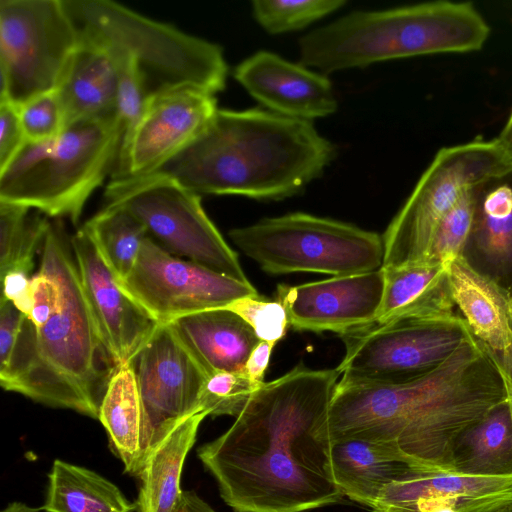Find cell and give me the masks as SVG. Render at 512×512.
Here are the masks:
<instances>
[{
	"instance_id": "836d02e7",
	"label": "cell",
	"mask_w": 512,
	"mask_h": 512,
	"mask_svg": "<svg viewBox=\"0 0 512 512\" xmlns=\"http://www.w3.org/2000/svg\"><path fill=\"white\" fill-rule=\"evenodd\" d=\"M244 372H219L209 376L200 397V409L209 416L237 417L257 390Z\"/></svg>"
},
{
	"instance_id": "9c48e42d",
	"label": "cell",
	"mask_w": 512,
	"mask_h": 512,
	"mask_svg": "<svg viewBox=\"0 0 512 512\" xmlns=\"http://www.w3.org/2000/svg\"><path fill=\"white\" fill-rule=\"evenodd\" d=\"M511 168L494 139L441 148L382 236V267L431 262L435 234L463 195Z\"/></svg>"
},
{
	"instance_id": "e0dca14e",
	"label": "cell",
	"mask_w": 512,
	"mask_h": 512,
	"mask_svg": "<svg viewBox=\"0 0 512 512\" xmlns=\"http://www.w3.org/2000/svg\"><path fill=\"white\" fill-rule=\"evenodd\" d=\"M383 292L380 268L296 286L279 284L276 300L285 308L294 330L341 335L375 322Z\"/></svg>"
},
{
	"instance_id": "ee69618b",
	"label": "cell",
	"mask_w": 512,
	"mask_h": 512,
	"mask_svg": "<svg viewBox=\"0 0 512 512\" xmlns=\"http://www.w3.org/2000/svg\"><path fill=\"white\" fill-rule=\"evenodd\" d=\"M494 140L506 157L512 162V112L501 132Z\"/></svg>"
},
{
	"instance_id": "7c38bea8",
	"label": "cell",
	"mask_w": 512,
	"mask_h": 512,
	"mask_svg": "<svg viewBox=\"0 0 512 512\" xmlns=\"http://www.w3.org/2000/svg\"><path fill=\"white\" fill-rule=\"evenodd\" d=\"M472 335L456 314L373 322L339 335L345 354L336 370L345 382H404L438 366Z\"/></svg>"
},
{
	"instance_id": "7a4b0ae2",
	"label": "cell",
	"mask_w": 512,
	"mask_h": 512,
	"mask_svg": "<svg viewBox=\"0 0 512 512\" xmlns=\"http://www.w3.org/2000/svg\"><path fill=\"white\" fill-rule=\"evenodd\" d=\"M504 402L501 377L472 335L438 366L407 381L339 380L329 423L333 441H382L418 470L453 471L459 436Z\"/></svg>"
},
{
	"instance_id": "d590c367",
	"label": "cell",
	"mask_w": 512,
	"mask_h": 512,
	"mask_svg": "<svg viewBox=\"0 0 512 512\" xmlns=\"http://www.w3.org/2000/svg\"><path fill=\"white\" fill-rule=\"evenodd\" d=\"M114 53L119 60V82L114 113L123 131V141L140 120L150 94L134 62L126 56Z\"/></svg>"
},
{
	"instance_id": "7402d4cb",
	"label": "cell",
	"mask_w": 512,
	"mask_h": 512,
	"mask_svg": "<svg viewBox=\"0 0 512 512\" xmlns=\"http://www.w3.org/2000/svg\"><path fill=\"white\" fill-rule=\"evenodd\" d=\"M448 277L454 304L473 335L492 350H506L512 340V293L464 256L448 264Z\"/></svg>"
},
{
	"instance_id": "2e32d148",
	"label": "cell",
	"mask_w": 512,
	"mask_h": 512,
	"mask_svg": "<svg viewBox=\"0 0 512 512\" xmlns=\"http://www.w3.org/2000/svg\"><path fill=\"white\" fill-rule=\"evenodd\" d=\"M71 245L102 342L116 367L129 364L160 323L122 289L84 226Z\"/></svg>"
},
{
	"instance_id": "ac0fdd59",
	"label": "cell",
	"mask_w": 512,
	"mask_h": 512,
	"mask_svg": "<svg viewBox=\"0 0 512 512\" xmlns=\"http://www.w3.org/2000/svg\"><path fill=\"white\" fill-rule=\"evenodd\" d=\"M512 505V476L411 469L388 484L373 512H493Z\"/></svg>"
},
{
	"instance_id": "5b68a950",
	"label": "cell",
	"mask_w": 512,
	"mask_h": 512,
	"mask_svg": "<svg viewBox=\"0 0 512 512\" xmlns=\"http://www.w3.org/2000/svg\"><path fill=\"white\" fill-rule=\"evenodd\" d=\"M490 27L471 2L353 11L299 39L300 63L328 75L393 59L482 49Z\"/></svg>"
},
{
	"instance_id": "484cf974",
	"label": "cell",
	"mask_w": 512,
	"mask_h": 512,
	"mask_svg": "<svg viewBox=\"0 0 512 512\" xmlns=\"http://www.w3.org/2000/svg\"><path fill=\"white\" fill-rule=\"evenodd\" d=\"M109 445L126 473L139 477L144 464V416L132 365L115 368L102 399L99 418Z\"/></svg>"
},
{
	"instance_id": "e575fe53",
	"label": "cell",
	"mask_w": 512,
	"mask_h": 512,
	"mask_svg": "<svg viewBox=\"0 0 512 512\" xmlns=\"http://www.w3.org/2000/svg\"><path fill=\"white\" fill-rule=\"evenodd\" d=\"M223 309L240 316L254 330L260 341L273 345L283 339L289 326L283 305L259 294L239 298Z\"/></svg>"
},
{
	"instance_id": "5bb4252c",
	"label": "cell",
	"mask_w": 512,
	"mask_h": 512,
	"mask_svg": "<svg viewBox=\"0 0 512 512\" xmlns=\"http://www.w3.org/2000/svg\"><path fill=\"white\" fill-rule=\"evenodd\" d=\"M130 364L143 408L146 463L182 420L202 412L200 397L208 375L170 323L158 325Z\"/></svg>"
},
{
	"instance_id": "ab89813d",
	"label": "cell",
	"mask_w": 512,
	"mask_h": 512,
	"mask_svg": "<svg viewBox=\"0 0 512 512\" xmlns=\"http://www.w3.org/2000/svg\"><path fill=\"white\" fill-rule=\"evenodd\" d=\"M22 319L23 314L11 302L0 300V366L12 353Z\"/></svg>"
},
{
	"instance_id": "30bf717a",
	"label": "cell",
	"mask_w": 512,
	"mask_h": 512,
	"mask_svg": "<svg viewBox=\"0 0 512 512\" xmlns=\"http://www.w3.org/2000/svg\"><path fill=\"white\" fill-rule=\"evenodd\" d=\"M105 205L119 206L146 228L149 238L170 254L249 282L231 249L201 204V196L163 178L111 179Z\"/></svg>"
},
{
	"instance_id": "d6a6232c",
	"label": "cell",
	"mask_w": 512,
	"mask_h": 512,
	"mask_svg": "<svg viewBox=\"0 0 512 512\" xmlns=\"http://www.w3.org/2000/svg\"><path fill=\"white\" fill-rule=\"evenodd\" d=\"M479 186L465 193L441 222L432 243L431 261L448 265L455 258L464 256L474 222Z\"/></svg>"
},
{
	"instance_id": "44dd1931",
	"label": "cell",
	"mask_w": 512,
	"mask_h": 512,
	"mask_svg": "<svg viewBox=\"0 0 512 512\" xmlns=\"http://www.w3.org/2000/svg\"><path fill=\"white\" fill-rule=\"evenodd\" d=\"M170 324L208 377L219 372H244L260 342L240 316L223 308L185 315Z\"/></svg>"
},
{
	"instance_id": "4dcf8cb0",
	"label": "cell",
	"mask_w": 512,
	"mask_h": 512,
	"mask_svg": "<svg viewBox=\"0 0 512 512\" xmlns=\"http://www.w3.org/2000/svg\"><path fill=\"white\" fill-rule=\"evenodd\" d=\"M30 208L0 202V277L12 270L31 273L50 220Z\"/></svg>"
},
{
	"instance_id": "3957f363",
	"label": "cell",
	"mask_w": 512,
	"mask_h": 512,
	"mask_svg": "<svg viewBox=\"0 0 512 512\" xmlns=\"http://www.w3.org/2000/svg\"><path fill=\"white\" fill-rule=\"evenodd\" d=\"M41 248L31 310L0 366V384L38 403L98 419L116 366L99 335L61 219L50 221Z\"/></svg>"
},
{
	"instance_id": "6da1fadb",
	"label": "cell",
	"mask_w": 512,
	"mask_h": 512,
	"mask_svg": "<svg viewBox=\"0 0 512 512\" xmlns=\"http://www.w3.org/2000/svg\"><path fill=\"white\" fill-rule=\"evenodd\" d=\"M340 373L298 364L264 382L198 458L235 512H306L338 503L329 412Z\"/></svg>"
},
{
	"instance_id": "8d00e7d4",
	"label": "cell",
	"mask_w": 512,
	"mask_h": 512,
	"mask_svg": "<svg viewBox=\"0 0 512 512\" xmlns=\"http://www.w3.org/2000/svg\"><path fill=\"white\" fill-rule=\"evenodd\" d=\"M27 142H44L65 128L64 112L57 90L40 94L17 106Z\"/></svg>"
},
{
	"instance_id": "bcb514c9",
	"label": "cell",
	"mask_w": 512,
	"mask_h": 512,
	"mask_svg": "<svg viewBox=\"0 0 512 512\" xmlns=\"http://www.w3.org/2000/svg\"><path fill=\"white\" fill-rule=\"evenodd\" d=\"M493 512H512V505L501 508V509L493 511Z\"/></svg>"
},
{
	"instance_id": "52a82bcc",
	"label": "cell",
	"mask_w": 512,
	"mask_h": 512,
	"mask_svg": "<svg viewBox=\"0 0 512 512\" xmlns=\"http://www.w3.org/2000/svg\"><path fill=\"white\" fill-rule=\"evenodd\" d=\"M78 40L103 45L131 59L150 97L191 86L213 95L226 85L228 66L216 43L150 19L109 0H63Z\"/></svg>"
},
{
	"instance_id": "d6986e66",
	"label": "cell",
	"mask_w": 512,
	"mask_h": 512,
	"mask_svg": "<svg viewBox=\"0 0 512 512\" xmlns=\"http://www.w3.org/2000/svg\"><path fill=\"white\" fill-rule=\"evenodd\" d=\"M233 75L255 100L282 116L311 122L335 113L338 107L327 75L270 51L244 59Z\"/></svg>"
},
{
	"instance_id": "8992f818",
	"label": "cell",
	"mask_w": 512,
	"mask_h": 512,
	"mask_svg": "<svg viewBox=\"0 0 512 512\" xmlns=\"http://www.w3.org/2000/svg\"><path fill=\"white\" fill-rule=\"evenodd\" d=\"M122 137L114 113L71 123L48 141L26 142L0 171V202L77 225L89 197L113 174Z\"/></svg>"
},
{
	"instance_id": "277c9868",
	"label": "cell",
	"mask_w": 512,
	"mask_h": 512,
	"mask_svg": "<svg viewBox=\"0 0 512 512\" xmlns=\"http://www.w3.org/2000/svg\"><path fill=\"white\" fill-rule=\"evenodd\" d=\"M334 144L310 121L269 110L218 109L207 127L151 173L201 195L282 200L320 177Z\"/></svg>"
},
{
	"instance_id": "7bdbcfd3",
	"label": "cell",
	"mask_w": 512,
	"mask_h": 512,
	"mask_svg": "<svg viewBox=\"0 0 512 512\" xmlns=\"http://www.w3.org/2000/svg\"><path fill=\"white\" fill-rule=\"evenodd\" d=\"M173 512H218L195 491H182L181 497Z\"/></svg>"
},
{
	"instance_id": "9a60e30c",
	"label": "cell",
	"mask_w": 512,
	"mask_h": 512,
	"mask_svg": "<svg viewBox=\"0 0 512 512\" xmlns=\"http://www.w3.org/2000/svg\"><path fill=\"white\" fill-rule=\"evenodd\" d=\"M217 110L215 95L196 87H175L152 95L121 143L112 179L151 173L190 144Z\"/></svg>"
},
{
	"instance_id": "1f68e13d",
	"label": "cell",
	"mask_w": 512,
	"mask_h": 512,
	"mask_svg": "<svg viewBox=\"0 0 512 512\" xmlns=\"http://www.w3.org/2000/svg\"><path fill=\"white\" fill-rule=\"evenodd\" d=\"M346 4L345 0H254L251 7L261 28L277 35L304 29Z\"/></svg>"
},
{
	"instance_id": "f6af8a7d",
	"label": "cell",
	"mask_w": 512,
	"mask_h": 512,
	"mask_svg": "<svg viewBox=\"0 0 512 512\" xmlns=\"http://www.w3.org/2000/svg\"><path fill=\"white\" fill-rule=\"evenodd\" d=\"M1 512H41V509L31 507L22 502H11Z\"/></svg>"
},
{
	"instance_id": "f1b7e54d",
	"label": "cell",
	"mask_w": 512,
	"mask_h": 512,
	"mask_svg": "<svg viewBox=\"0 0 512 512\" xmlns=\"http://www.w3.org/2000/svg\"><path fill=\"white\" fill-rule=\"evenodd\" d=\"M453 471L512 476V417L507 402L465 430L453 449Z\"/></svg>"
},
{
	"instance_id": "b9f144b4",
	"label": "cell",
	"mask_w": 512,
	"mask_h": 512,
	"mask_svg": "<svg viewBox=\"0 0 512 512\" xmlns=\"http://www.w3.org/2000/svg\"><path fill=\"white\" fill-rule=\"evenodd\" d=\"M274 347L271 343L260 341L247 360L244 373L256 388L264 383V375Z\"/></svg>"
},
{
	"instance_id": "ffe728a7",
	"label": "cell",
	"mask_w": 512,
	"mask_h": 512,
	"mask_svg": "<svg viewBox=\"0 0 512 512\" xmlns=\"http://www.w3.org/2000/svg\"><path fill=\"white\" fill-rule=\"evenodd\" d=\"M464 257L512 293V168L480 184Z\"/></svg>"
},
{
	"instance_id": "ba28073f",
	"label": "cell",
	"mask_w": 512,
	"mask_h": 512,
	"mask_svg": "<svg viewBox=\"0 0 512 512\" xmlns=\"http://www.w3.org/2000/svg\"><path fill=\"white\" fill-rule=\"evenodd\" d=\"M233 243L266 273L332 276L380 269L383 238L376 232L303 212L265 218L229 231Z\"/></svg>"
},
{
	"instance_id": "8fae6325",
	"label": "cell",
	"mask_w": 512,
	"mask_h": 512,
	"mask_svg": "<svg viewBox=\"0 0 512 512\" xmlns=\"http://www.w3.org/2000/svg\"><path fill=\"white\" fill-rule=\"evenodd\" d=\"M78 43L63 0H0V101L57 90Z\"/></svg>"
},
{
	"instance_id": "74e56055",
	"label": "cell",
	"mask_w": 512,
	"mask_h": 512,
	"mask_svg": "<svg viewBox=\"0 0 512 512\" xmlns=\"http://www.w3.org/2000/svg\"><path fill=\"white\" fill-rule=\"evenodd\" d=\"M26 142L18 107L9 101H0V171L13 160Z\"/></svg>"
},
{
	"instance_id": "cb8c5ba5",
	"label": "cell",
	"mask_w": 512,
	"mask_h": 512,
	"mask_svg": "<svg viewBox=\"0 0 512 512\" xmlns=\"http://www.w3.org/2000/svg\"><path fill=\"white\" fill-rule=\"evenodd\" d=\"M331 461L343 495L369 508L388 484L418 470L391 445L361 437L334 440Z\"/></svg>"
},
{
	"instance_id": "603a6c76",
	"label": "cell",
	"mask_w": 512,
	"mask_h": 512,
	"mask_svg": "<svg viewBox=\"0 0 512 512\" xmlns=\"http://www.w3.org/2000/svg\"><path fill=\"white\" fill-rule=\"evenodd\" d=\"M118 82L117 55L103 45L79 40L57 88L65 127L114 114Z\"/></svg>"
},
{
	"instance_id": "d4e9b609",
	"label": "cell",
	"mask_w": 512,
	"mask_h": 512,
	"mask_svg": "<svg viewBox=\"0 0 512 512\" xmlns=\"http://www.w3.org/2000/svg\"><path fill=\"white\" fill-rule=\"evenodd\" d=\"M381 268L384 272V292L375 322L442 318L455 314L448 265L431 261Z\"/></svg>"
},
{
	"instance_id": "4fadbf2b",
	"label": "cell",
	"mask_w": 512,
	"mask_h": 512,
	"mask_svg": "<svg viewBox=\"0 0 512 512\" xmlns=\"http://www.w3.org/2000/svg\"><path fill=\"white\" fill-rule=\"evenodd\" d=\"M122 289L158 323L224 308L257 290L191 260L174 256L147 237Z\"/></svg>"
},
{
	"instance_id": "f546056e",
	"label": "cell",
	"mask_w": 512,
	"mask_h": 512,
	"mask_svg": "<svg viewBox=\"0 0 512 512\" xmlns=\"http://www.w3.org/2000/svg\"><path fill=\"white\" fill-rule=\"evenodd\" d=\"M83 226L119 281L125 279L149 237L144 225L124 208L104 205Z\"/></svg>"
},
{
	"instance_id": "83f0119b",
	"label": "cell",
	"mask_w": 512,
	"mask_h": 512,
	"mask_svg": "<svg viewBox=\"0 0 512 512\" xmlns=\"http://www.w3.org/2000/svg\"><path fill=\"white\" fill-rule=\"evenodd\" d=\"M44 512H134L129 501L113 482L97 472L66 462L53 461L48 474Z\"/></svg>"
},
{
	"instance_id": "f35d334b",
	"label": "cell",
	"mask_w": 512,
	"mask_h": 512,
	"mask_svg": "<svg viewBox=\"0 0 512 512\" xmlns=\"http://www.w3.org/2000/svg\"><path fill=\"white\" fill-rule=\"evenodd\" d=\"M2 293L0 300L11 302L23 315H27L32 306L33 293L30 273L12 270L0 277Z\"/></svg>"
},
{
	"instance_id": "4316f807",
	"label": "cell",
	"mask_w": 512,
	"mask_h": 512,
	"mask_svg": "<svg viewBox=\"0 0 512 512\" xmlns=\"http://www.w3.org/2000/svg\"><path fill=\"white\" fill-rule=\"evenodd\" d=\"M207 416L202 411L182 420L149 455L138 477L137 512L174 511L183 491L180 480L185 459Z\"/></svg>"
},
{
	"instance_id": "60d3db41",
	"label": "cell",
	"mask_w": 512,
	"mask_h": 512,
	"mask_svg": "<svg viewBox=\"0 0 512 512\" xmlns=\"http://www.w3.org/2000/svg\"><path fill=\"white\" fill-rule=\"evenodd\" d=\"M511 326H512V304H511ZM483 350L495 365L506 393V402L512 417V340L509 347L504 351H495L479 340Z\"/></svg>"
}]
</instances>
